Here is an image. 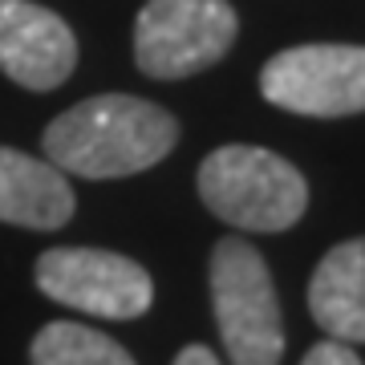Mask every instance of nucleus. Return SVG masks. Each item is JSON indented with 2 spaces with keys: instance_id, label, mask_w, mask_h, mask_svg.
Wrapping results in <instances>:
<instances>
[{
  "instance_id": "6",
  "label": "nucleus",
  "mask_w": 365,
  "mask_h": 365,
  "mask_svg": "<svg viewBox=\"0 0 365 365\" xmlns=\"http://www.w3.org/2000/svg\"><path fill=\"white\" fill-rule=\"evenodd\" d=\"M37 288L66 309L106 321H134L155 300V280L143 264L106 248H49L37 260Z\"/></svg>"
},
{
  "instance_id": "8",
  "label": "nucleus",
  "mask_w": 365,
  "mask_h": 365,
  "mask_svg": "<svg viewBox=\"0 0 365 365\" xmlns=\"http://www.w3.org/2000/svg\"><path fill=\"white\" fill-rule=\"evenodd\" d=\"M73 187L49 158L0 146V223L53 232L73 220Z\"/></svg>"
},
{
  "instance_id": "7",
  "label": "nucleus",
  "mask_w": 365,
  "mask_h": 365,
  "mask_svg": "<svg viewBox=\"0 0 365 365\" xmlns=\"http://www.w3.org/2000/svg\"><path fill=\"white\" fill-rule=\"evenodd\" d=\"M78 66V37L33 0H0V69L25 90H57Z\"/></svg>"
},
{
  "instance_id": "5",
  "label": "nucleus",
  "mask_w": 365,
  "mask_h": 365,
  "mask_svg": "<svg viewBox=\"0 0 365 365\" xmlns=\"http://www.w3.org/2000/svg\"><path fill=\"white\" fill-rule=\"evenodd\" d=\"M260 93L300 118L365 114V45H292L268 57Z\"/></svg>"
},
{
  "instance_id": "4",
  "label": "nucleus",
  "mask_w": 365,
  "mask_h": 365,
  "mask_svg": "<svg viewBox=\"0 0 365 365\" xmlns=\"http://www.w3.org/2000/svg\"><path fill=\"white\" fill-rule=\"evenodd\" d=\"M235 9L227 0H146L134 21V61L146 78H195L235 41Z\"/></svg>"
},
{
  "instance_id": "11",
  "label": "nucleus",
  "mask_w": 365,
  "mask_h": 365,
  "mask_svg": "<svg viewBox=\"0 0 365 365\" xmlns=\"http://www.w3.org/2000/svg\"><path fill=\"white\" fill-rule=\"evenodd\" d=\"M300 365H361V357H357L353 345H341V341L325 337L321 345H313V349L304 353Z\"/></svg>"
},
{
  "instance_id": "12",
  "label": "nucleus",
  "mask_w": 365,
  "mask_h": 365,
  "mask_svg": "<svg viewBox=\"0 0 365 365\" xmlns=\"http://www.w3.org/2000/svg\"><path fill=\"white\" fill-rule=\"evenodd\" d=\"M175 365H220V357H215L207 345H187V349H179Z\"/></svg>"
},
{
  "instance_id": "10",
  "label": "nucleus",
  "mask_w": 365,
  "mask_h": 365,
  "mask_svg": "<svg viewBox=\"0 0 365 365\" xmlns=\"http://www.w3.org/2000/svg\"><path fill=\"white\" fill-rule=\"evenodd\" d=\"M33 365H134V357L114 337L78 321H53L29 345Z\"/></svg>"
},
{
  "instance_id": "1",
  "label": "nucleus",
  "mask_w": 365,
  "mask_h": 365,
  "mask_svg": "<svg viewBox=\"0 0 365 365\" xmlns=\"http://www.w3.org/2000/svg\"><path fill=\"white\" fill-rule=\"evenodd\" d=\"M179 143V122L163 106L134 93L86 98L45 126V155L61 175L126 179L155 167Z\"/></svg>"
},
{
  "instance_id": "2",
  "label": "nucleus",
  "mask_w": 365,
  "mask_h": 365,
  "mask_svg": "<svg viewBox=\"0 0 365 365\" xmlns=\"http://www.w3.org/2000/svg\"><path fill=\"white\" fill-rule=\"evenodd\" d=\"M195 182L203 207L240 232H288L309 207L304 175L264 146H215Z\"/></svg>"
},
{
  "instance_id": "3",
  "label": "nucleus",
  "mask_w": 365,
  "mask_h": 365,
  "mask_svg": "<svg viewBox=\"0 0 365 365\" xmlns=\"http://www.w3.org/2000/svg\"><path fill=\"white\" fill-rule=\"evenodd\" d=\"M211 304L232 365H280L284 317L272 272L248 240H220L211 252Z\"/></svg>"
},
{
  "instance_id": "9",
  "label": "nucleus",
  "mask_w": 365,
  "mask_h": 365,
  "mask_svg": "<svg viewBox=\"0 0 365 365\" xmlns=\"http://www.w3.org/2000/svg\"><path fill=\"white\" fill-rule=\"evenodd\" d=\"M309 313L325 337L365 345V235L329 248L309 280Z\"/></svg>"
}]
</instances>
